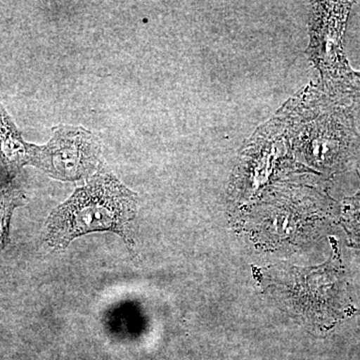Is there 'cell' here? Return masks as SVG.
Returning a JSON list of instances; mask_svg holds the SVG:
<instances>
[{
	"label": "cell",
	"instance_id": "obj_1",
	"mask_svg": "<svg viewBox=\"0 0 360 360\" xmlns=\"http://www.w3.org/2000/svg\"><path fill=\"white\" fill-rule=\"evenodd\" d=\"M137 205V194L103 168L51 213L45 240L54 250H63L84 234L112 231L134 245L130 229Z\"/></svg>",
	"mask_w": 360,
	"mask_h": 360
},
{
	"label": "cell",
	"instance_id": "obj_2",
	"mask_svg": "<svg viewBox=\"0 0 360 360\" xmlns=\"http://www.w3.org/2000/svg\"><path fill=\"white\" fill-rule=\"evenodd\" d=\"M355 105L330 96L322 87L309 94L307 118L291 127L296 153L324 174L335 175L360 165V134ZM295 132V134H296Z\"/></svg>",
	"mask_w": 360,
	"mask_h": 360
},
{
	"label": "cell",
	"instance_id": "obj_3",
	"mask_svg": "<svg viewBox=\"0 0 360 360\" xmlns=\"http://www.w3.org/2000/svg\"><path fill=\"white\" fill-rule=\"evenodd\" d=\"M352 2H321L315 6L312 58L322 75V89L352 103L355 71L348 65L342 40Z\"/></svg>",
	"mask_w": 360,
	"mask_h": 360
},
{
	"label": "cell",
	"instance_id": "obj_4",
	"mask_svg": "<svg viewBox=\"0 0 360 360\" xmlns=\"http://www.w3.org/2000/svg\"><path fill=\"white\" fill-rule=\"evenodd\" d=\"M44 146H37L32 167L52 179L77 181L103 169V144L94 132L82 127L58 125Z\"/></svg>",
	"mask_w": 360,
	"mask_h": 360
},
{
	"label": "cell",
	"instance_id": "obj_5",
	"mask_svg": "<svg viewBox=\"0 0 360 360\" xmlns=\"http://www.w3.org/2000/svg\"><path fill=\"white\" fill-rule=\"evenodd\" d=\"M37 146L23 139L0 97V160L11 177L26 165H33Z\"/></svg>",
	"mask_w": 360,
	"mask_h": 360
},
{
	"label": "cell",
	"instance_id": "obj_6",
	"mask_svg": "<svg viewBox=\"0 0 360 360\" xmlns=\"http://www.w3.org/2000/svg\"><path fill=\"white\" fill-rule=\"evenodd\" d=\"M27 202L25 191L18 187L8 186L0 191V251L7 243L9 224L16 208Z\"/></svg>",
	"mask_w": 360,
	"mask_h": 360
},
{
	"label": "cell",
	"instance_id": "obj_7",
	"mask_svg": "<svg viewBox=\"0 0 360 360\" xmlns=\"http://www.w3.org/2000/svg\"><path fill=\"white\" fill-rule=\"evenodd\" d=\"M340 212V224L347 232L350 243L360 248V191L343 200Z\"/></svg>",
	"mask_w": 360,
	"mask_h": 360
},
{
	"label": "cell",
	"instance_id": "obj_8",
	"mask_svg": "<svg viewBox=\"0 0 360 360\" xmlns=\"http://www.w3.org/2000/svg\"><path fill=\"white\" fill-rule=\"evenodd\" d=\"M352 101V103L354 104L355 108H356V106H359L360 108V72L355 73Z\"/></svg>",
	"mask_w": 360,
	"mask_h": 360
}]
</instances>
